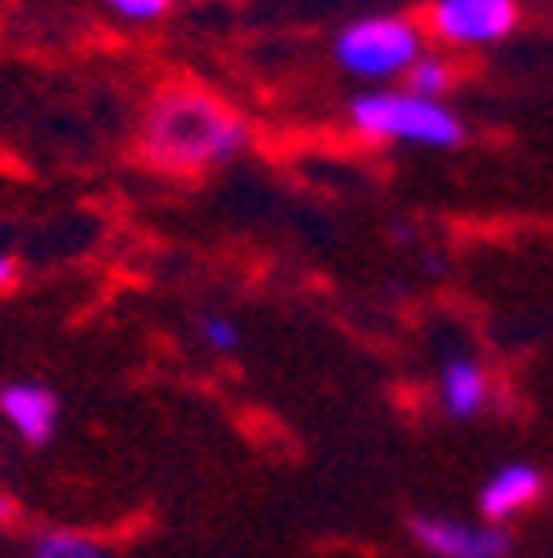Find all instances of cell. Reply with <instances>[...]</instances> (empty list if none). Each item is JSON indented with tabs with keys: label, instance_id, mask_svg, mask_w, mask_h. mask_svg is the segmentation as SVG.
I'll return each instance as SVG.
<instances>
[{
	"label": "cell",
	"instance_id": "6da1fadb",
	"mask_svg": "<svg viewBox=\"0 0 553 558\" xmlns=\"http://www.w3.org/2000/svg\"><path fill=\"white\" fill-rule=\"evenodd\" d=\"M248 120L199 85H173L143 111V156L164 173H199L248 147Z\"/></svg>",
	"mask_w": 553,
	"mask_h": 558
},
{
	"label": "cell",
	"instance_id": "7a4b0ae2",
	"mask_svg": "<svg viewBox=\"0 0 553 558\" xmlns=\"http://www.w3.org/2000/svg\"><path fill=\"white\" fill-rule=\"evenodd\" d=\"M351 129L368 143H398V147H426L452 151L465 143V120L447 102H430L407 89H368L351 98Z\"/></svg>",
	"mask_w": 553,
	"mask_h": 558
},
{
	"label": "cell",
	"instance_id": "3957f363",
	"mask_svg": "<svg viewBox=\"0 0 553 558\" xmlns=\"http://www.w3.org/2000/svg\"><path fill=\"white\" fill-rule=\"evenodd\" d=\"M426 53V27L407 14H364L332 36V62L364 85L398 81Z\"/></svg>",
	"mask_w": 553,
	"mask_h": 558
},
{
	"label": "cell",
	"instance_id": "277c9868",
	"mask_svg": "<svg viewBox=\"0 0 553 558\" xmlns=\"http://www.w3.org/2000/svg\"><path fill=\"white\" fill-rule=\"evenodd\" d=\"M518 0H434L426 27L452 49H492L514 36Z\"/></svg>",
	"mask_w": 553,
	"mask_h": 558
},
{
	"label": "cell",
	"instance_id": "5b68a950",
	"mask_svg": "<svg viewBox=\"0 0 553 558\" xmlns=\"http://www.w3.org/2000/svg\"><path fill=\"white\" fill-rule=\"evenodd\" d=\"M411 541L434 558H509L514 536L501 523H469L452 514H417Z\"/></svg>",
	"mask_w": 553,
	"mask_h": 558
},
{
	"label": "cell",
	"instance_id": "8992f818",
	"mask_svg": "<svg viewBox=\"0 0 553 558\" xmlns=\"http://www.w3.org/2000/svg\"><path fill=\"white\" fill-rule=\"evenodd\" d=\"M540 497H544V474L531 461H509L482 483L478 514H482V523H509L523 510H531Z\"/></svg>",
	"mask_w": 553,
	"mask_h": 558
},
{
	"label": "cell",
	"instance_id": "52a82bcc",
	"mask_svg": "<svg viewBox=\"0 0 553 558\" xmlns=\"http://www.w3.org/2000/svg\"><path fill=\"white\" fill-rule=\"evenodd\" d=\"M0 416L23 444L40 448L58 435V395L40 381H10L0 390Z\"/></svg>",
	"mask_w": 553,
	"mask_h": 558
},
{
	"label": "cell",
	"instance_id": "ba28073f",
	"mask_svg": "<svg viewBox=\"0 0 553 558\" xmlns=\"http://www.w3.org/2000/svg\"><path fill=\"white\" fill-rule=\"evenodd\" d=\"M439 399H443V412L456 416V422H469L488 408L492 399V381H488V368L469 355H452L439 373Z\"/></svg>",
	"mask_w": 553,
	"mask_h": 558
},
{
	"label": "cell",
	"instance_id": "9c48e42d",
	"mask_svg": "<svg viewBox=\"0 0 553 558\" xmlns=\"http://www.w3.org/2000/svg\"><path fill=\"white\" fill-rule=\"evenodd\" d=\"M452 85H456V72H452V62L439 58V53H421L403 72V89L417 94V98H430V102H447Z\"/></svg>",
	"mask_w": 553,
	"mask_h": 558
},
{
	"label": "cell",
	"instance_id": "30bf717a",
	"mask_svg": "<svg viewBox=\"0 0 553 558\" xmlns=\"http://www.w3.org/2000/svg\"><path fill=\"white\" fill-rule=\"evenodd\" d=\"M27 558H111V549L81 532H45V536H36Z\"/></svg>",
	"mask_w": 553,
	"mask_h": 558
},
{
	"label": "cell",
	"instance_id": "8fae6325",
	"mask_svg": "<svg viewBox=\"0 0 553 558\" xmlns=\"http://www.w3.org/2000/svg\"><path fill=\"white\" fill-rule=\"evenodd\" d=\"M98 5L124 23H160L173 10V0H98Z\"/></svg>",
	"mask_w": 553,
	"mask_h": 558
},
{
	"label": "cell",
	"instance_id": "7c38bea8",
	"mask_svg": "<svg viewBox=\"0 0 553 558\" xmlns=\"http://www.w3.org/2000/svg\"><path fill=\"white\" fill-rule=\"evenodd\" d=\"M199 341L209 345V351H218V355H231L239 345V324L231 315H204L199 319Z\"/></svg>",
	"mask_w": 553,
	"mask_h": 558
},
{
	"label": "cell",
	"instance_id": "4fadbf2b",
	"mask_svg": "<svg viewBox=\"0 0 553 558\" xmlns=\"http://www.w3.org/2000/svg\"><path fill=\"white\" fill-rule=\"evenodd\" d=\"M14 279H19V262L10 253H0V289H10Z\"/></svg>",
	"mask_w": 553,
	"mask_h": 558
},
{
	"label": "cell",
	"instance_id": "5bb4252c",
	"mask_svg": "<svg viewBox=\"0 0 553 558\" xmlns=\"http://www.w3.org/2000/svg\"><path fill=\"white\" fill-rule=\"evenodd\" d=\"M0 519H10V501L5 497H0Z\"/></svg>",
	"mask_w": 553,
	"mask_h": 558
},
{
	"label": "cell",
	"instance_id": "9a60e30c",
	"mask_svg": "<svg viewBox=\"0 0 553 558\" xmlns=\"http://www.w3.org/2000/svg\"><path fill=\"white\" fill-rule=\"evenodd\" d=\"M549 5H553V0H549Z\"/></svg>",
	"mask_w": 553,
	"mask_h": 558
}]
</instances>
